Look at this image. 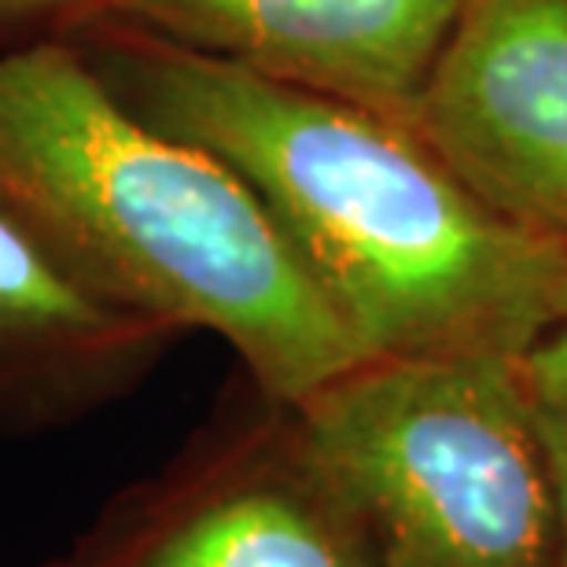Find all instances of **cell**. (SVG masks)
<instances>
[{"label":"cell","instance_id":"cell-7","mask_svg":"<svg viewBox=\"0 0 567 567\" xmlns=\"http://www.w3.org/2000/svg\"><path fill=\"white\" fill-rule=\"evenodd\" d=\"M174 332L93 299L0 218V439L41 435L147 380Z\"/></svg>","mask_w":567,"mask_h":567},{"label":"cell","instance_id":"cell-1","mask_svg":"<svg viewBox=\"0 0 567 567\" xmlns=\"http://www.w3.org/2000/svg\"><path fill=\"white\" fill-rule=\"evenodd\" d=\"M71 41L147 126L221 158L369 358H519L567 324V244L483 199L410 118L122 19Z\"/></svg>","mask_w":567,"mask_h":567},{"label":"cell","instance_id":"cell-2","mask_svg":"<svg viewBox=\"0 0 567 567\" xmlns=\"http://www.w3.org/2000/svg\"><path fill=\"white\" fill-rule=\"evenodd\" d=\"M0 218L93 299L218 336L269 402L372 361L255 192L133 115L71 38L0 44Z\"/></svg>","mask_w":567,"mask_h":567},{"label":"cell","instance_id":"cell-5","mask_svg":"<svg viewBox=\"0 0 567 567\" xmlns=\"http://www.w3.org/2000/svg\"><path fill=\"white\" fill-rule=\"evenodd\" d=\"M410 122L483 199L567 244V0H468Z\"/></svg>","mask_w":567,"mask_h":567},{"label":"cell","instance_id":"cell-3","mask_svg":"<svg viewBox=\"0 0 567 567\" xmlns=\"http://www.w3.org/2000/svg\"><path fill=\"white\" fill-rule=\"evenodd\" d=\"M291 410L372 567H560L519 358H372Z\"/></svg>","mask_w":567,"mask_h":567},{"label":"cell","instance_id":"cell-8","mask_svg":"<svg viewBox=\"0 0 567 567\" xmlns=\"http://www.w3.org/2000/svg\"><path fill=\"white\" fill-rule=\"evenodd\" d=\"M107 11L111 0H0V44L71 38Z\"/></svg>","mask_w":567,"mask_h":567},{"label":"cell","instance_id":"cell-6","mask_svg":"<svg viewBox=\"0 0 567 567\" xmlns=\"http://www.w3.org/2000/svg\"><path fill=\"white\" fill-rule=\"evenodd\" d=\"M468 0H111L133 22L244 71L410 118Z\"/></svg>","mask_w":567,"mask_h":567},{"label":"cell","instance_id":"cell-9","mask_svg":"<svg viewBox=\"0 0 567 567\" xmlns=\"http://www.w3.org/2000/svg\"><path fill=\"white\" fill-rule=\"evenodd\" d=\"M535 421H538L542 450H546V461H549L553 494H557L560 567H567V402L564 399H538L535 394Z\"/></svg>","mask_w":567,"mask_h":567},{"label":"cell","instance_id":"cell-10","mask_svg":"<svg viewBox=\"0 0 567 567\" xmlns=\"http://www.w3.org/2000/svg\"><path fill=\"white\" fill-rule=\"evenodd\" d=\"M524 377L538 399L567 402V324H560L546 343L524 358Z\"/></svg>","mask_w":567,"mask_h":567},{"label":"cell","instance_id":"cell-4","mask_svg":"<svg viewBox=\"0 0 567 567\" xmlns=\"http://www.w3.org/2000/svg\"><path fill=\"white\" fill-rule=\"evenodd\" d=\"M49 567H372V557L295 410L258 394V413L130 491Z\"/></svg>","mask_w":567,"mask_h":567}]
</instances>
